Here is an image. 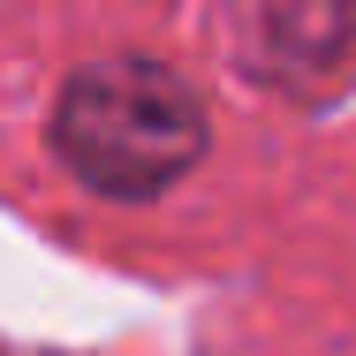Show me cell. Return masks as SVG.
Returning <instances> with one entry per match:
<instances>
[{
  "mask_svg": "<svg viewBox=\"0 0 356 356\" xmlns=\"http://www.w3.org/2000/svg\"><path fill=\"white\" fill-rule=\"evenodd\" d=\"M54 152L99 197H159L205 152V106L159 61H91L54 99Z\"/></svg>",
  "mask_w": 356,
  "mask_h": 356,
  "instance_id": "cell-1",
  "label": "cell"
},
{
  "mask_svg": "<svg viewBox=\"0 0 356 356\" xmlns=\"http://www.w3.org/2000/svg\"><path fill=\"white\" fill-rule=\"evenodd\" d=\"M235 54L258 83L311 91L356 54V0H235Z\"/></svg>",
  "mask_w": 356,
  "mask_h": 356,
  "instance_id": "cell-2",
  "label": "cell"
}]
</instances>
